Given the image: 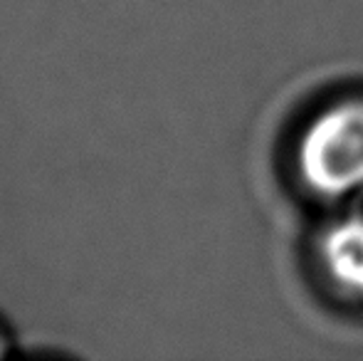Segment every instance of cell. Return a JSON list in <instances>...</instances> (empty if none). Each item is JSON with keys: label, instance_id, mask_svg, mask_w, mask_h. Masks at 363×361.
<instances>
[{"label": "cell", "instance_id": "obj_2", "mask_svg": "<svg viewBox=\"0 0 363 361\" xmlns=\"http://www.w3.org/2000/svg\"><path fill=\"white\" fill-rule=\"evenodd\" d=\"M319 260L336 287L363 299V216L341 218L321 233Z\"/></svg>", "mask_w": 363, "mask_h": 361}, {"label": "cell", "instance_id": "obj_1", "mask_svg": "<svg viewBox=\"0 0 363 361\" xmlns=\"http://www.w3.org/2000/svg\"><path fill=\"white\" fill-rule=\"evenodd\" d=\"M301 186L326 201L363 191V99H341L319 109L294 149Z\"/></svg>", "mask_w": 363, "mask_h": 361}]
</instances>
